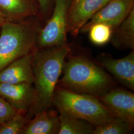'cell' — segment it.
Here are the masks:
<instances>
[{
	"label": "cell",
	"instance_id": "6da1fadb",
	"mask_svg": "<svg viewBox=\"0 0 134 134\" xmlns=\"http://www.w3.org/2000/svg\"><path fill=\"white\" fill-rule=\"evenodd\" d=\"M71 52L69 44L37 49L34 62V99L27 111L30 119L34 115L51 108L65 59Z\"/></svg>",
	"mask_w": 134,
	"mask_h": 134
},
{
	"label": "cell",
	"instance_id": "7a4b0ae2",
	"mask_svg": "<svg viewBox=\"0 0 134 134\" xmlns=\"http://www.w3.org/2000/svg\"><path fill=\"white\" fill-rule=\"evenodd\" d=\"M65 62L57 86L77 93L99 97L115 87L114 79L88 58L72 55Z\"/></svg>",
	"mask_w": 134,
	"mask_h": 134
},
{
	"label": "cell",
	"instance_id": "3957f363",
	"mask_svg": "<svg viewBox=\"0 0 134 134\" xmlns=\"http://www.w3.org/2000/svg\"><path fill=\"white\" fill-rule=\"evenodd\" d=\"M39 19L34 16L17 22L7 20L1 26L0 71L19 58L36 51L41 28Z\"/></svg>",
	"mask_w": 134,
	"mask_h": 134
},
{
	"label": "cell",
	"instance_id": "277c9868",
	"mask_svg": "<svg viewBox=\"0 0 134 134\" xmlns=\"http://www.w3.org/2000/svg\"><path fill=\"white\" fill-rule=\"evenodd\" d=\"M53 105L58 111L85 120L95 126L115 118V115L98 97L77 93L57 86Z\"/></svg>",
	"mask_w": 134,
	"mask_h": 134
},
{
	"label": "cell",
	"instance_id": "5b68a950",
	"mask_svg": "<svg viewBox=\"0 0 134 134\" xmlns=\"http://www.w3.org/2000/svg\"><path fill=\"white\" fill-rule=\"evenodd\" d=\"M70 0H55L46 24L39 30L37 49L62 46L67 42V13Z\"/></svg>",
	"mask_w": 134,
	"mask_h": 134
},
{
	"label": "cell",
	"instance_id": "8992f818",
	"mask_svg": "<svg viewBox=\"0 0 134 134\" xmlns=\"http://www.w3.org/2000/svg\"><path fill=\"white\" fill-rule=\"evenodd\" d=\"M108 1L70 0L67 13V33L77 36L82 27Z\"/></svg>",
	"mask_w": 134,
	"mask_h": 134
},
{
	"label": "cell",
	"instance_id": "52a82bcc",
	"mask_svg": "<svg viewBox=\"0 0 134 134\" xmlns=\"http://www.w3.org/2000/svg\"><path fill=\"white\" fill-rule=\"evenodd\" d=\"M134 9V0H109L81 29L86 33L92 24L102 23L109 24L113 30L116 28Z\"/></svg>",
	"mask_w": 134,
	"mask_h": 134
},
{
	"label": "cell",
	"instance_id": "ba28073f",
	"mask_svg": "<svg viewBox=\"0 0 134 134\" xmlns=\"http://www.w3.org/2000/svg\"><path fill=\"white\" fill-rule=\"evenodd\" d=\"M102 103L120 118L134 126V94L121 88L113 87L98 97Z\"/></svg>",
	"mask_w": 134,
	"mask_h": 134
},
{
	"label": "cell",
	"instance_id": "9c48e42d",
	"mask_svg": "<svg viewBox=\"0 0 134 134\" xmlns=\"http://www.w3.org/2000/svg\"><path fill=\"white\" fill-rule=\"evenodd\" d=\"M35 52L19 58L1 70L0 82L33 84L34 80V58Z\"/></svg>",
	"mask_w": 134,
	"mask_h": 134
},
{
	"label": "cell",
	"instance_id": "30bf717a",
	"mask_svg": "<svg viewBox=\"0 0 134 134\" xmlns=\"http://www.w3.org/2000/svg\"><path fill=\"white\" fill-rule=\"evenodd\" d=\"M101 65L115 79L130 89L134 90V52L120 59L106 57L99 61Z\"/></svg>",
	"mask_w": 134,
	"mask_h": 134
},
{
	"label": "cell",
	"instance_id": "8fae6325",
	"mask_svg": "<svg viewBox=\"0 0 134 134\" xmlns=\"http://www.w3.org/2000/svg\"><path fill=\"white\" fill-rule=\"evenodd\" d=\"M33 84L0 82V96L18 109L28 111L34 99Z\"/></svg>",
	"mask_w": 134,
	"mask_h": 134
},
{
	"label": "cell",
	"instance_id": "7c38bea8",
	"mask_svg": "<svg viewBox=\"0 0 134 134\" xmlns=\"http://www.w3.org/2000/svg\"><path fill=\"white\" fill-rule=\"evenodd\" d=\"M0 12L10 21H20L34 16L41 19L37 0H0Z\"/></svg>",
	"mask_w": 134,
	"mask_h": 134
},
{
	"label": "cell",
	"instance_id": "4fadbf2b",
	"mask_svg": "<svg viewBox=\"0 0 134 134\" xmlns=\"http://www.w3.org/2000/svg\"><path fill=\"white\" fill-rule=\"evenodd\" d=\"M59 112L50 108L34 115L20 134H58L59 130Z\"/></svg>",
	"mask_w": 134,
	"mask_h": 134
},
{
	"label": "cell",
	"instance_id": "5bb4252c",
	"mask_svg": "<svg viewBox=\"0 0 134 134\" xmlns=\"http://www.w3.org/2000/svg\"><path fill=\"white\" fill-rule=\"evenodd\" d=\"M110 42L119 49H134V9L113 31Z\"/></svg>",
	"mask_w": 134,
	"mask_h": 134
},
{
	"label": "cell",
	"instance_id": "9a60e30c",
	"mask_svg": "<svg viewBox=\"0 0 134 134\" xmlns=\"http://www.w3.org/2000/svg\"><path fill=\"white\" fill-rule=\"evenodd\" d=\"M58 112L60 122L58 134H93L94 125L62 111Z\"/></svg>",
	"mask_w": 134,
	"mask_h": 134
},
{
	"label": "cell",
	"instance_id": "2e32d148",
	"mask_svg": "<svg viewBox=\"0 0 134 134\" xmlns=\"http://www.w3.org/2000/svg\"><path fill=\"white\" fill-rule=\"evenodd\" d=\"M134 126L120 118L115 117L103 124L96 126L93 134H127L132 131Z\"/></svg>",
	"mask_w": 134,
	"mask_h": 134
},
{
	"label": "cell",
	"instance_id": "e0dca14e",
	"mask_svg": "<svg viewBox=\"0 0 134 134\" xmlns=\"http://www.w3.org/2000/svg\"><path fill=\"white\" fill-rule=\"evenodd\" d=\"M113 29L109 24L99 23L92 24L88 29L89 38L92 43L102 46L108 43L111 38Z\"/></svg>",
	"mask_w": 134,
	"mask_h": 134
},
{
	"label": "cell",
	"instance_id": "ac0fdd59",
	"mask_svg": "<svg viewBox=\"0 0 134 134\" xmlns=\"http://www.w3.org/2000/svg\"><path fill=\"white\" fill-rule=\"evenodd\" d=\"M30 120L27 111L20 110L14 117L0 125V134H20Z\"/></svg>",
	"mask_w": 134,
	"mask_h": 134
},
{
	"label": "cell",
	"instance_id": "d6986e66",
	"mask_svg": "<svg viewBox=\"0 0 134 134\" xmlns=\"http://www.w3.org/2000/svg\"><path fill=\"white\" fill-rule=\"evenodd\" d=\"M19 111L0 96V125L14 117Z\"/></svg>",
	"mask_w": 134,
	"mask_h": 134
},
{
	"label": "cell",
	"instance_id": "ffe728a7",
	"mask_svg": "<svg viewBox=\"0 0 134 134\" xmlns=\"http://www.w3.org/2000/svg\"><path fill=\"white\" fill-rule=\"evenodd\" d=\"M38 3L41 19H46L50 16L53 10L55 0H37Z\"/></svg>",
	"mask_w": 134,
	"mask_h": 134
},
{
	"label": "cell",
	"instance_id": "44dd1931",
	"mask_svg": "<svg viewBox=\"0 0 134 134\" xmlns=\"http://www.w3.org/2000/svg\"><path fill=\"white\" fill-rule=\"evenodd\" d=\"M7 20L5 18L4 15L0 12V27L5 23Z\"/></svg>",
	"mask_w": 134,
	"mask_h": 134
},
{
	"label": "cell",
	"instance_id": "7402d4cb",
	"mask_svg": "<svg viewBox=\"0 0 134 134\" xmlns=\"http://www.w3.org/2000/svg\"><path fill=\"white\" fill-rule=\"evenodd\" d=\"M0 29H1V27H0Z\"/></svg>",
	"mask_w": 134,
	"mask_h": 134
}]
</instances>
